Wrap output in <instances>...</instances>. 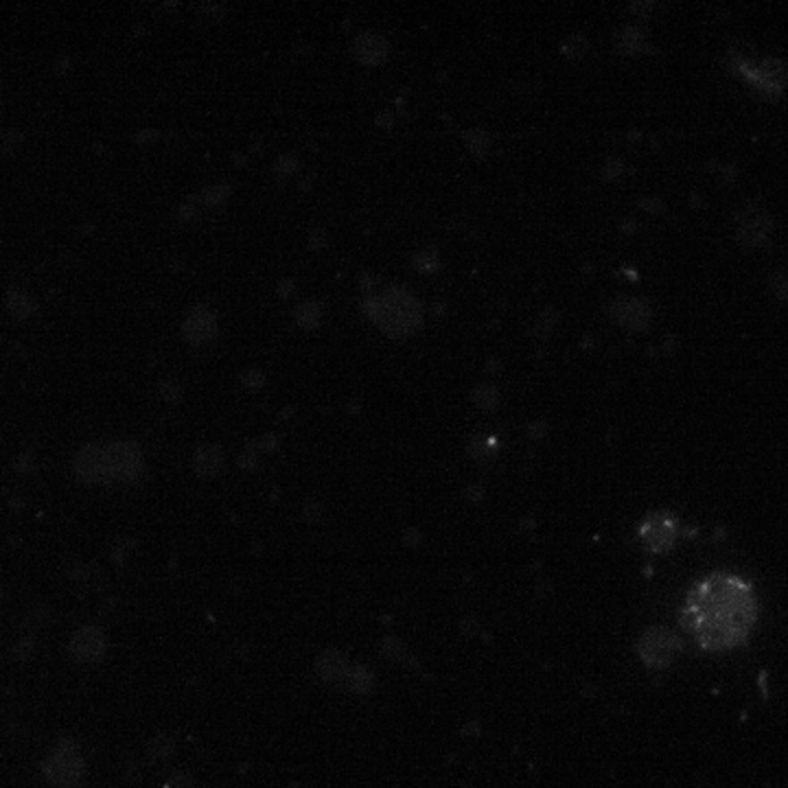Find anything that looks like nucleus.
I'll return each mask as SVG.
<instances>
[{
    "mask_svg": "<svg viewBox=\"0 0 788 788\" xmlns=\"http://www.w3.org/2000/svg\"><path fill=\"white\" fill-rule=\"evenodd\" d=\"M681 620L705 651L736 649L758 620L756 593L741 576L709 574L690 589Z\"/></svg>",
    "mask_w": 788,
    "mask_h": 788,
    "instance_id": "obj_1",
    "label": "nucleus"
},
{
    "mask_svg": "<svg viewBox=\"0 0 788 788\" xmlns=\"http://www.w3.org/2000/svg\"><path fill=\"white\" fill-rule=\"evenodd\" d=\"M640 536L652 552H666L673 548L676 536V519L670 515H655L642 524Z\"/></svg>",
    "mask_w": 788,
    "mask_h": 788,
    "instance_id": "obj_2",
    "label": "nucleus"
},
{
    "mask_svg": "<svg viewBox=\"0 0 788 788\" xmlns=\"http://www.w3.org/2000/svg\"><path fill=\"white\" fill-rule=\"evenodd\" d=\"M676 649H679V646H676L673 637L666 635L664 631L651 633V635H646L644 642H642V655H644L646 664L651 666L668 664L670 657L675 655Z\"/></svg>",
    "mask_w": 788,
    "mask_h": 788,
    "instance_id": "obj_3",
    "label": "nucleus"
}]
</instances>
